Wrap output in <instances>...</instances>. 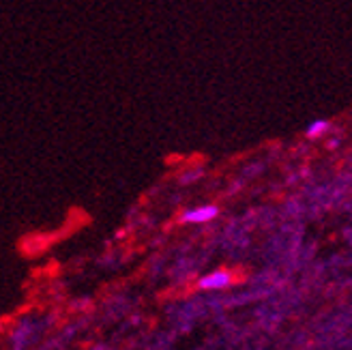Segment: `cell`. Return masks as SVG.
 <instances>
[{
  "instance_id": "3957f363",
  "label": "cell",
  "mask_w": 352,
  "mask_h": 350,
  "mask_svg": "<svg viewBox=\"0 0 352 350\" xmlns=\"http://www.w3.org/2000/svg\"><path fill=\"white\" fill-rule=\"evenodd\" d=\"M327 129H329V122H327V120H314L311 125L305 129V135H307V138H318V135H322Z\"/></svg>"
},
{
  "instance_id": "7a4b0ae2",
  "label": "cell",
  "mask_w": 352,
  "mask_h": 350,
  "mask_svg": "<svg viewBox=\"0 0 352 350\" xmlns=\"http://www.w3.org/2000/svg\"><path fill=\"white\" fill-rule=\"evenodd\" d=\"M232 284V273L230 271H213V273H208L204 275L198 286L202 290H221L226 286H230Z\"/></svg>"
},
{
  "instance_id": "6da1fadb",
  "label": "cell",
  "mask_w": 352,
  "mask_h": 350,
  "mask_svg": "<svg viewBox=\"0 0 352 350\" xmlns=\"http://www.w3.org/2000/svg\"><path fill=\"white\" fill-rule=\"evenodd\" d=\"M219 213V208L213 204H204V206H196V208H189V211L183 213V221L185 223H206L210 219H215Z\"/></svg>"
}]
</instances>
